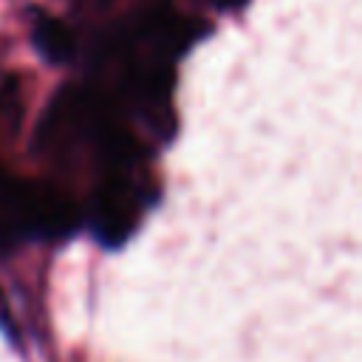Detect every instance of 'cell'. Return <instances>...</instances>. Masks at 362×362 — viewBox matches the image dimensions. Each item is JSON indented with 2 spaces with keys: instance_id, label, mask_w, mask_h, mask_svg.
<instances>
[{
  "instance_id": "obj_1",
  "label": "cell",
  "mask_w": 362,
  "mask_h": 362,
  "mask_svg": "<svg viewBox=\"0 0 362 362\" xmlns=\"http://www.w3.org/2000/svg\"><path fill=\"white\" fill-rule=\"evenodd\" d=\"M136 204L139 198L124 178L110 175L99 184L90 206V226L105 246H122L133 235L139 218Z\"/></svg>"
},
{
  "instance_id": "obj_2",
  "label": "cell",
  "mask_w": 362,
  "mask_h": 362,
  "mask_svg": "<svg viewBox=\"0 0 362 362\" xmlns=\"http://www.w3.org/2000/svg\"><path fill=\"white\" fill-rule=\"evenodd\" d=\"M139 31L156 42L158 48L170 51V54H181L201 31L189 23V20H181L175 17L173 11H150L141 23H139Z\"/></svg>"
},
{
  "instance_id": "obj_3",
  "label": "cell",
  "mask_w": 362,
  "mask_h": 362,
  "mask_svg": "<svg viewBox=\"0 0 362 362\" xmlns=\"http://www.w3.org/2000/svg\"><path fill=\"white\" fill-rule=\"evenodd\" d=\"M31 40L37 45V54L42 59H48L51 65H62L71 59L74 54V34L65 23H59L51 14H37L34 28H31Z\"/></svg>"
},
{
  "instance_id": "obj_4",
  "label": "cell",
  "mask_w": 362,
  "mask_h": 362,
  "mask_svg": "<svg viewBox=\"0 0 362 362\" xmlns=\"http://www.w3.org/2000/svg\"><path fill=\"white\" fill-rule=\"evenodd\" d=\"M20 235L14 232V226L8 223V221H3L0 218V252H8L11 246H14V240H17Z\"/></svg>"
},
{
  "instance_id": "obj_5",
  "label": "cell",
  "mask_w": 362,
  "mask_h": 362,
  "mask_svg": "<svg viewBox=\"0 0 362 362\" xmlns=\"http://www.w3.org/2000/svg\"><path fill=\"white\" fill-rule=\"evenodd\" d=\"M0 328H3L6 334H11V317H8V308H6V297H3V291H0Z\"/></svg>"
},
{
  "instance_id": "obj_6",
  "label": "cell",
  "mask_w": 362,
  "mask_h": 362,
  "mask_svg": "<svg viewBox=\"0 0 362 362\" xmlns=\"http://www.w3.org/2000/svg\"><path fill=\"white\" fill-rule=\"evenodd\" d=\"M246 0H218V6L221 8H238V6H243Z\"/></svg>"
}]
</instances>
